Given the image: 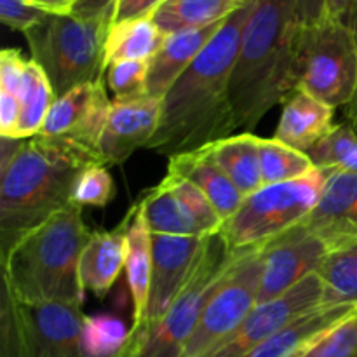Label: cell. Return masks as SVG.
I'll return each mask as SVG.
<instances>
[{
	"instance_id": "1",
	"label": "cell",
	"mask_w": 357,
	"mask_h": 357,
	"mask_svg": "<svg viewBox=\"0 0 357 357\" xmlns=\"http://www.w3.org/2000/svg\"><path fill=\"white\" fill-rule=\"evenodd\" d=\"M255 0L234 10L204 51L162 98L159 128L145 149L160 155L197 152L237 131L230 77Z\"/></svg>"
},
{
	"instance_id": "2",
	"label": "cell",
	"mask_w": 357,
	"mask_h": 357,
	"mask_svg": "<svg viewBox=\"0 0 357 357\" xmlns=\"http://www.w3.org/2000/svg\"><path fill=\"white\" fill-rule=\"evenodd\" d=\"M94 164H103L96 150L70 139H24L14 159L0 169V258L21 237L72 204L77 180Z\"/></svg>"
},
{
	"instance_id": "3",
	"label": "cell",
	"mask_w": 357,
	"mask_h": 357,
	"mask_svg": "<svg viewBox=\"0 0 357 357\" xmlns=\"http://www.w3.org/2000/svg\"><path fill=\"white\" fill-rule=\"evenodd\" d=\"M296 0H255L230 77L237 129L251 132L296 91Z\"/></svg>"
},
{
	"instance_id": "4",
	"label": "cell",
	"mask_w": 357,
	"mask_h": 357,
	"mask_svg": "<svg viewBox=\"0 0 357 357\" xmlns=\"http://www.w3.org/2000/svg\"><path fill=\"white\" fill-rule=\"evenodd\" d=\"M91 236L82 206H66L21 237L2 258V288L20 303L82 305L79 264Z\"/></svg>"
},
{
	"instance_id": "5",
	"label": "cell",
	"mask_w": 357,
	"mask_h": 357,
	"mask_svg": "<svg viewBox=\"0 0 357 357\" xmlns=\"http://www.w3.org/2000/svg\"><path fill=\"white\" fill-rule=\"evenodd\" d=\"M114 23V6L96 13L49 14L24 38L31 59L47 75L56 98L105 77L107 38Z\"/></svg>"
},
{
	"instance_id": "6",
	"label": "cell",
	"mask_w": 357,
	"mask_h": 357,
	"mask_svg": "<svg viewBox=\"0 0 357 357\" xmlns=\"http://www.w3.org/2000/svg\"><path fill=\"white\" fill-rule=\"evenodd\" d=\"M237 255L220 234L209 236L171 309L152 326L129 330L121 357H183L206 303L227 278Z\"/></svg>"
},
{
	"instance_id": "7",
	"label": "cell",
	"mask_w": 357,
	"mask_h": 357,
	"mask_svg": "<svg viewBox=\"0 0 357 357\" xmlns=\"http://www.w3.org/2000/svg\"><path fill=\"white\" fill-rule=\"evenodd\" d=\"M89 326L79 305H26L2 288L0 357H93Z\"/></svg>"
},
{
	"instance_id": "8",
	"label": "cell",
	"mask_w": 357,
	"mask_h": 357,
	"mask_svg": "<svg viewBox=\"0 0 357 357\" xmlns=\"http://www.w3.org/2000/svg\"><path fill=\"white\" fill-rule=\"evenodd\" d=\"M330 169H312L284 183L265 185L244 197L241 208L223 223L220 236L232 253L265 246L295 229L312 213Z\"/></svg>"
},
{
	"instance_id": "9",
	"label": "cell",
	"mask_w": 357,
	"mask_h": 357,
	"mask_svg": "<svg viewBox=\"0 0 357 357\" xmlns=\"http://www.w3.org/2000/svg\"><path fill=\"white\" fill-rule=\"evenodd\" d=\"M296 91L331 108L347 107L357 98V33L354 28L323 20L300 24L295 45Z\"/></svg>"
},
{
	"instance_id": "10",
	"label": "cell",
	"mask_w": 357,
	"mask_h": 357,
	"mask_svg": "<svg viewBox=\"0 0 357 357\" xmlns=\"http://www.w3.org/2000/svg\"><path fill=\"white\" fill-rule=\"evenodd\" d=\"M264 271V246L239 251L194 328L183 357H202L225 340L257 307Z\"/></svg>"
},
{
	"instance_id": "11",
	"label": "cell",
	"mask_w": 357,
	"mask_h": 357,
	"mask_svg": "<svg viewBox=\"0 0 357 357\" xmlns=\"http://www.w3.org/2000/svg\"><path fill=\"white\" fill-rule=\"evenodd\" d=\"M319 305L323 286L317 274H310L279 298L255 307L236 331L202 357H246L286 324Z\"/></svg>"
},
{
	"instance_id": "12",
	"label": "cell",
	"mask_w": 357,
	"mask_h": 357,
	"mask_svg": "<svg viewBox=\"0 0 357 357\" xmlns=\"http://www.w3.org/2000/svg\"><path fill=\"white\" fill-rule=\"evenodd\" d=\"M328 253L323 241L302 223L265 244L257 305L279 298L310 274H316Z\"/></svg>"
},
{
	"instance_id": "13",
	"label": "cell",
	"mask_w": 357,
	"mask_h": 357,
	"mask_svg": "<svg viewBox=\"0 0 357 357\" xmlns=\"http://www.w3.org/2000/svg\"><path fill=\"white\" fill-rule=\"evenodd\" d=\"M208 237L160 236L152 234V275H150L149 307L142 324L152 326L171 309L195 267Z\"/></svg>"
},
{
	"instance_id": "14",
	"label": "cell",
	"mask_w": 357,
	"mask_h": 357,
	"mask_svg": "<svg viewBox=\"0 0 357 357\" xmlns=\"http://www.w3.org/2000/svg\"><path fill=\"white\" fill-rule=\"evenodd\" d=\"M112 103L103 80L82 84L56 98L38 136L70 139L98 152Z\"/></svg>"
},
{
	"instance_id": "15",
	"label": "cell",
	"mask_w": 357,
	"mask_h": 357,
	"mask_svg": "<svg viewBox=\"0 0 357 357\" xmlns=\"http://www.w3.org/2000/svg\"><path fill=\"white\" fill-rule=\"evenodd\" d=\"M302 225L328 251L357 244V173L330 169L323 194Z\"/></svg>"
},
{
	"instance_id": "16",
	"label": "cell",
	"mask_w": 357,
	"mask_h": 357,
	"mask_svg": "<svg viewBox=\"0 0 357 357\" xmlns=\"http://www.w3.org/2000/svg\"><path fill=\"white\" fill-rule=\"evenodd\" d=\"M162 114V100L139 98L114 101L98 143V155L105 166L126 162L139 146H146L155 135Z\"/></svg>"
},
{
	"instance_id": "17",
	"label": "cell",
	"mask_w": 357,
	"mask_h": 357,
	"mask_svg": "<svg viewBox=\"0 0 357 357\" xmlns=\"http://www.w3.org/2000/svg\"><path fill=\"white\" fill-rule=\"evenodd\" d=\"M138 204L132 206L126 218L112 230L91 232L79 264L80 282L84 291L96 298H105L126 267L128 258V232Z\"/></svg>"
},
{
	"instance_id": "18",
	"label": "cell",
	"mask_w": 357,
	"mask_h": 357,
	"mask_svg": "<svg viewBox=\"0 0 357 357\" xmlns=\"http://www.w3.org/2000/svg\"><path fill=\"white\" fill-rule=\"evenodd\" d=\"M223 21L204 28H195V30H185L167 35L162 47L150 59L146 94L150 98L162 100L167 91L174 86V82L187 72L188 66L204 51L209 40L220 30Z\"/></svg>"
},
{
	"instance_id": "19",
	"label": "cell",
	"mask_w": 357,
	"mask_h": 357,
	"mask_svg": "<svg viewBox=\"0 0 357 357\" xmlns=\"http://www.w3.org/2000/svg\"><path fill=\"white\" fill-rule=\"evenodd\" d=\"M357 310V303L345 305H319L302 314L246 357H302L337 324Z\"/></svg>"
},
{
	"instance_id": "20",
	"label": "cell",
	"mask_w": 357,
	"mask_h": 357,
	"mask_svg": "<svg viewBox=\"0 0 357 357\" xmlns=\"http://www.w3.org/2000/svg\"><path fill=\"white\" fill-rule=\"evenodd\" d=\"M282 107L274 138L309 153L333 129L335 108L310 94L295 91Z\"/></svg>"
},
{
	"instance_id": "21",
	"label": "cell",
	"mask_w": 357,
	"mask_h": 357,
	"mask_svg": "<svg viewBox=\"0 0 357 357\" xmlns=\"http://www.w3.org/2000/svg\"><path fill=\"white\" fill-rule=\"evenodd\" d=\"M167 173L194 183L211 201L223 223L234 216L244 201V195L234 187L232 181L204 150L169 157Z\"/></svg>"
},
{
	"instance_id": "22",
	"label": "cell",
	"mask_w": 357,
	"mask_h": 357,
	"mask_svg": "<svg viewBox=\"0 0 357 357\" xmlns=\"http://www.w3.org/2000/svg\"><path fill=\"white\" fill-rule=\"evenodd\" d=\"M202 150L211 157L213 162L227 174L244 197L265 187L261 178L258 136L241 132L237 136L218 139Z\"/></svg>"
},
{
	"instance_id": "23",
	"label": "cell",
	"mask_w": 357,
	"mask_h": 357,
	"mask_svg": "<svg viewBox=\"0 0 357 357\" xmlns=\"http://www.w3.org/2000/svg\"><path fill=\"white\" fill-rule=\"evenodd\" d=\"M136 209L128 232V258L126 272L132 298V326L143 323L149 307L150 275H152V232L142 215V208Z\"/></svg>"
},
{
	"instance_id": "24",
	"label": "cell",
	"mask_w": 357,
	"mask_h": 357,
	"mask_svg": "<svg viewBox=\"0 0 357 357\" xmlns=\"http://www.w3.org/2000/svg\"><path fill=\"white\" fill-rule=\"evenodd\" d=\"M166 37L152 16L112 24L107 38L105 66L119 61H150L162 47Z\"/></svg>"
},
{
	"instance_id": "25",
	"label": "cell",
	"mask_w": 357,
	"mask_h": 357,
	"mask_svg": "<svg viewBox=\"0 0 357 357\" xmlns=\"http://www.w3.org/2000/svg\"><path fill=\"white\" fill-rule=\"evenodd\" d=\"M246 0H166L152 20L166 35L195 30L227 20Z\"/></svg>"
},
{
	"instance_id": "26",
	"label": "cell",
	"mask_w": 357,
	"mask_h": 357,
	"mask_svg": "<svg viewBox=\"0 0 357 357\" xmlns=\"http://www.w3.org/2000/svg\"><path fill=\"white\" fill-rule=\"evenodd\" d=\"M139 208L152 234L202 237L192 213L166 181L146 192L145 197L139 199Z\"/></svg>"
},
{
	"instance_id": "27",
	"label": "cell",
	"mask_w": 357,
	"mask_h": 357,
	"mask_svg": "<svg viewBox=\"0 0 357 357\" xmlns=\"http://www.w3.org/2000/svg\"><path fill=\"white\" fill-rule=\"evenodd\" d=\"M54 101V89L45 72L33 59H28L20 96V121L14 139H30L38 136Z\"/></svg>"
},
{
	"instance_id": "28",
	"label": "cell",
	"mask_w": 357,
	"mask_h": 357,
	"mask_svg": "<svg viewBox=\"0 0 357 357\" xmlns=\"http://www.w3.org/2000/svg\"><path fill=\"white\" fill-rule=\"evenodd\" d=\"M316 274L323 286V305L357 303V244L330 251Z\"/></svg>"
},
{
	"instance_id": "29",
	"label": "cell",
	"mask_w": 357,
	"mask_h": 357,
	"mask_svg": "<svg viewBox=\"0 0 357 357\" xmlns=\"http://www.w3.org/2000/svg\"><path fill=\"white\" fill-rule=\"evenodd\" d=\"M258 152L264 185L284 183L316 169L307 153L275 138H258Z\"/></svg>"
},
{
	"instance_id": "30",
	"label": "cell",
	"mask_w": 357,
	"mask_h": 357,
	"mask_svg": "<svg viewBox=\"0 0 357 357\" xmlns=\"http://www.w3.org/2000/svg\"><path fill=\"white\" fill-rule=\"evenodd\" d=\"M307 155L314 167L357 173V131L351 122L333 126Z\"/></svg>"
},
{
	"instance_id": "31",
	"label": "cell",
	"mask_w": 357,
	"mask_h": 357,
	"mask_svg": "<svg viewBox=\"0 0 357 357\" xmlns=\"http://www.w3.org/2000/svg\"><path fill=\"white\" fill-rule=\"evenodd\" d=\"M171 188L174 190V194L185 202V206L188 208V211L194 216L195 223H197L199 230H201L202 237L215 236L220 234L223 227L222 216L218 215V211L215 209V206L211 204L208 197L195 187L194 183L187 181L185 178L174 176V174L167 173L164 176V180Z\"/></svg>"
},
{
	"instance_id": "32",
	"label": "cell",
	"mask_w": 357,
	"mask_h": 357,
	"mask_svg": "<svg viewBox=\"0 0 357 357\" xmlns=\"http://www.w3.org/2000/svg\"><path fill=\"white\" fill-rule=\"evenodd\" d=\"M149 66L150 61H119L108 65L105 79L108 89L114 93V101H132L149 96Z\"/></svg>"
},
{
	"instance_id": "33",
	"label": "cell",
	"mask_w": 357,
	"mask_h": 357,
	"mask_svg": "<svg viewBox=\"0 0 357 357\" xmlns=\"http://www.w3.org/2000/svg\"><path fill=\"white\" fill-rule=\"evenodd\" d=\"M115 185L107 166L94 164L87 167L77 180L73 188V202L79 206L105 208L114 199Z\"/></svg>"
},
{
	"instance_id": "34",
	"label": "cell",
	"mask_w": 357,
	"mask_h": 357,
	"mask_svg": "<svg viewBox=\"0 0 357 357\" xmlns=\"http://www.w3.org/2000/svg\"><path fill=\"white\" fill-rule=\"evenodd\" d=\"M302 357H357V310L321 337Z\"/></svg>"
},
{
	"instance_id": "35",
	"label": "cell",
	"mask_w": 357,
	"mask_h": 357,
	"mask_svg": "<svg viewBox=\"0 0 357 357\" xmlns=\"http://www.w3.org/2000/svg\"><path fill=\"white\" fill-rule=\"evenodd\" d=\"M47 16L49 13L38 9L28 0H0V20L13 30L26 33Z\"/></svg>"
},
{
	"instance_id": "36",
	"label": "cell",
	"mask_w": 357,
	"mask_h": 357,
	"mask_svg": "<svg viewBox=\"0 0 357 357\" xmlns=\"http://www.w3.org/2000/svg\"><path fill=\"white\" fill-rule=\"evenodd\" d=\"M166 0H114V23L152 16Z\"/></svg>"
},
{
	"instance_id": "37",
	"label": "cell",
	"mask_w": 357,
	"mask_h": 357,
	"mask_svg": "<svg viewBox=\"0 0 357 357\" xmlns=\"http://www.w3.org/2000/svg\"><path fill=\"white\" fill-rule=\"evenodd\" d=\"M324 20L354 28L357 23V0H324Z\"/></svg>"
},
{
	"instance_id": "38",
	"label": "cell",
	"mask_w": 357,
	"mask_h": 357,
	"mask_svg": "<svg viewBox=\"0 0 357 357\" xmlns=\"http://www.w3.org/2000/svg\"><path fill=\"white\" fill-rule=\"evenodd\" d=\"M296 14L302 26H312L324 20V0H296Z\"/></svg>"
},
{
	"instance_id": "39",
	"label": "cell",
	"mask_w": 357,
	"mask_h": 357,
	"mask_svg": "<svg viewBox=\"0 0 357 357\" xmlns=\"http://www.w3.org/2000/svg\"><path fill=\"white\" fill-rule=\"evenodd\" d=\"M49 14H72L84 0H28Z\"/></svg>"
},
{
	"instance_id": "40",
	"label": "cell",
	"mask_w": 357,
	"mask_h": 357,
	"mask_svg": "<svg viewBox=\"0 0 357 357\" xmlns=\"http://www.w3.org/2000/svg\"><path fill=\"white\" fill-rule=\"evenodd\" d=\"M114 6V0H84L75 10H87V13H96V10H103L107 7Z\"/></svg>"
},
{
	"instance_id": "41",
	"label": "cell",
	"mask_w": 357,
	"mask_h": 357,
	"mask_svg": "<svg viewBox=\"0 0 357 357\" xmlns=\"http://www.w3.org/2000/svg\"><path fill=\"white\" fill-rule=\"evenodd\" d=\"M356 33H357V23H356ZM347 110H345V114H347V117L351 119V124H357V98L354 101H352L351 105H347Z\"/></svg>"
}]
</instances>
